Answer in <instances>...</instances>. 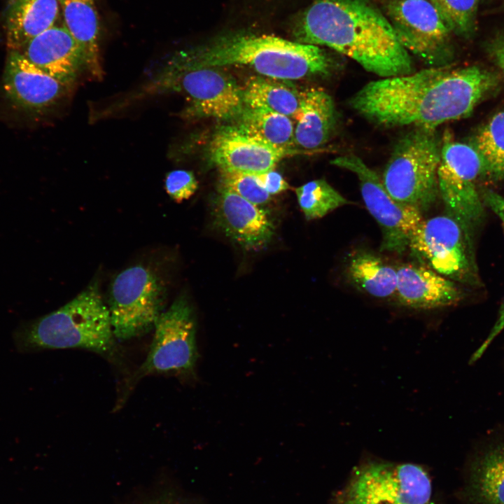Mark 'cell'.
<instances>
[{
    "label": "cell",
    "instance_id": "cell-28",
    "mask_svg": "<svg viewBox=\"0 0 504 504\" xmlns=\"http://www.w3.org/2000/svg\"><path fill=\"white\" fill-rule=\"evenodd\" d=\"M437 9L451 33L470 37L476 29L479 0H428Z\"/></svg>",
    "mask_w": 504,
    "mask_h": 504
},
{
    "label": "cell",
    "instance_id": "cell-17",
    "mask_svg": "<svg viewBox=\"0 0 504 504\" xmlns=\"http://www.w3.org/2000/svg\"><path fill=\"white\" fill-rule=\"evenodd\" d=\"M19 52L45 73L70 86L85 69L82 48L65 26H52Z\"/></svg>",
    "mask_w": 504,
    "mask_h": 504
},
{
    "label": "cell",
    "instance_id": "cell-19",
    "mask_svg": "<svg viewBox=\"0 0 504 504\" xmlns=\"http://www.w3.org/2000/svg\"><path fill=\"white\" fill-rule=\"evenodd\" d=\"M294 128V146L303 151L325 145L334 133L337 113L331 96L321 88L300 91L299 112Z\"/></svg>",
    "mask_w": 504,
    "mask_h": 504
},
{
    "label": "cell",
    "instance_id": "cell-6",
    "mask_svg": "<svg viewBox=\"0 0 504 504\" xmlns=\"http://www.w3.org/2000/svg\"><path fill=\"white\" fill-rule=\"evenodd\" d=\"M147 90L150 93L181 92L190 98L188 113L228 120L244 108L241 88L218 67L188 68L168 61Z\"/></svg>",
    "mask_w": 504,
    "mask_h": 504
},
{
    "label": "cell",
    "instance_id": "cell-3",
    "mask_svg": "<svg viewBox=\"0 0 504 504\" xmlns=\"http://www.w3.org/2000/svg\"><path fill=\"white\" fill-rule=\"evenodd\" d=\"M169 61L188 68L246 66L261 76L285 80L326 74L331 63L319 46L246 34L223 36L200 48L181 51Z\"/></svg>",
    "mask_w": 504,
    "mask_h": 504
},
{
    "label": "cell",
    "instance_id": "cell-23",
    "mask_svg": "<svg viewBox=\"0 0 504 504\" xmlns=\"http://www.w3.org/2000/svg\"><path fill=\"white\" fill-rule=\"evenodd\" d=\"M465 494L473 504H504V444L489 449L472 464Z\"/></svg>",
    "mask_w": 504,
    "mask_h": 504
},
{
    "label": "cell",
    "instance_id": "cell-13",
    "mask_svg": "<svg viewBox=\"0 0 504 504\" xmlns=\"http://www.w3.org/2000/svg\"><path fill=\"white\" fill-rule=\"evenodd\" d=\"M141 374L193 372L198 357L196 323L186 298H177L158 318Z\"/></svg>",
    "mask_w": 504,
    "mask_h": 504
},
{
    "label": "cell",
    "instance_id": "cell-12",
    "mask_svg": "<svg viewBox=\"0 0 504 504\" xmlns=\"http://www.w3.org/2000/svg\"><path fill=\"white\" fill-rule=\"evenodd\" d=\"M330 163L356 175L365 206L381 228L382 250L404 252L412 233L424 220L421 212L394 200L381 178L360 157L347 154L337 157Z\"/></svg>",
    "mask_w": 504,
    "mask_h": 504
},
{
    "label": "cell",
    "instance_id": "cell-16",
    "mask_svg": "<svg viewBox=\"0 0 504 504\" xmlns=\"http://www.w3.org/2000/svg\"><path fill=\"white\" fill-rule=\"evenodd\" d=\"M211 209L216 225L246 250L262 249L274 236L267 213L231 191L218 188Z\"/></svg>",
    "mask_w": 504,
    "mask_h": 504
},
{
    "label": "cell",
    "instance_id": "cell-24",
    "mask_svg": "<svg viewBox=\"0 0 504 504\" xmlns=\"http://www.w3.org/2000/svg\"><path fill=\"white\" fill-rule=\"evenodd\" d=\"M244 106L296 118L300 104V91L288 80L263 76L248 78L241 88Z\"/></svg>",
    "mask_w": 504,
    "mask_h": 504
},
{
    "label": "cell",
    "instance_id": "cell-29",
    "mask_svg": "<svg viewBox=\"0 0 504 504\" xmlns=\"http://www.w3.org/2000/svg\"><path fill=\"white\" fill-rule=\"evenodd\" d=\"M219 188L231 191L250 202L264 204L270 200V195L259 184L255 174L220 170Z\"/></svg>",
    "mask_w": 504,
    "mask_h": 504
},
{
    "label": "cell",
    "instance_id": "cell-10",
    "mask_svg": "<svg viewBox=\"0 0 504 504\" xmlns=\"http://www.w3.org/2000/svg\"><path fill=\"white\" fill-rule=\"evenodd\" d=\"M431 481L414 463L369 462L356 468L337 504H429Z\"/></svg>",
    "mask_w": 504,
    "mask_h": 504
},
{
    "label": "cell",
    "instance_id": "cell-8",
    "mask_svg": "<svg viewBox=\"0 0 504 504\" xmlns=\"http://www.w3.org/2000/svg\"><path fill=\"white\" fill-rule=\"evenodd\" d=\"M165 300V286L153 270L137 265L120 272L110 286L108 300L115 338L127 340L153 330Z\"/></svg>",
    "mask_w": 504,
    "mask_h": 504
},
{
    "label": "cell",
    "instance_id": "cell-30",
    "mask_svg": "<svg viewBox=\"0 0 504 504\" xmlns=\"http://www.w3.org/2000/svg\"><path fill=\"white\" fill-rule=\"evenodd\" d=\"M198 183L193 173L187 170H174L165 178V189L170 197L181 202L190 197L197 190Z\"/></svg>",
    "mask_w": 504,
    "mask_h": 504
},
{
    "label": "cell",
    "instance_id": "cell-1",
    "mask_svg": "<svg viewBox=\"0 0 504 504\" xmlns=\"http://www.w3.org/2000/svg\"><path fill=\"white\" fill-rule=\"evenodd\" d=\"M498 81L497 74L477 66L430 67L369 82L351 97L349 104L379 126L436 130L468 116L497 88Z\"/></svg>",
    "mask_w": 504,
    "mask_h": 504
},
{
    "label": "cell",
    "instance_id": "cell-4",
    "mask_svg": "<svg viewBox=\"0 0 504 504\" xmlns=\"http://www.w3.org/2000/svg\"><path fill=\"white\" fill-rule=\"evenodd\" d=\"M12 339L20 354L71 348L107 354L115 342L108 306L97 282L58 309L22 321Z\"/></svg>",
    "mask_w": 504,
    "mask_h": 504
},
{
    "label": "cell",
    "instance_id": "cell-25",
    "mask_svg": "<svg viewBox=\"0 0 504 504\" xmlns=\"http://www.w3.org/2000/svg\"><path fill=\"white\" fill-rule=\"evenodd\" d=\"M236 119V128L266 144L283 149L295 147L294 123L286 115L244 106Z\"/></svg>",
    "mask_w": 504,
    "mask_h": 504
},
{
    "label": "cell",
    "instance_id": "cell-27",
    "mask_svg": "<svg viewBox=\"0 0 504 504\" xmlns=\"http://www.w3.org/2000/svg\"><path fill=\"white\" fill-rule=\"evenodd\" d=\"M300 207L307 219L320 218L349 202L325 179L309 181L295 189Z\"/></svg>",
    "mask_w": 504,
    "mask_h": 504
},
{
    "label": "cell",
    "instance_id": "cell-7",
    "mask_svg": "<svg viewBox=\"0 0 504 504\" xmlns=\"http://www.w3.org/2000/svg\"><path fill=\"white\" fill-rule=\"evenodd\" d=\"M482 172V160L473 147L456 141L446 131L441 141L438 192L447 214L472 239L486 216L477 186Z\"/></svg>",
    "mask_w": 504,
    "mask_h": 504
},
{
    "label": "cell",
    "instance_id": "cell-14",
    "mask_svg": "<svg viewBox=\"0 0 504 504\" xmlns=\"http://www.w3.org/2000/svg\"><path fill=\"white\" fill-rule=\"evenodd\" d=\"M70 87L36 66L19 51H9L3 89L16 108L33 115L44 114L67 95Z\"/></svg>",
    "mask_w": 504,
    "mask_h": 504
},
{
    "label": "cell",
    "instance_id": "cell-5",
    "mask_svg": "<svg viewBox=\"0 0 504 504\" xmlns=\"http://www.w3.org/2000/svg\"><path fill=\"white\" fill-rule=\"evenodd\" d=\"M440 148L430 128L414 127L398 141L381 178L394 200L421 212L430 207L439 195Z\"/></svg>",
    "mask_w": 504,
    "mask_h": 504
},
{
    "label": "cell",
    "instance_id": "cell-34",
    "mask_svg": "<svg viewBox=\"0 0 504 504\" xmlns=\"http://www.w3.org/2000/svg\"><path fill=\"white\" fill-rule=\"evenodd\" d=\"M488 50L504 77V34L498 35L491 41L488 45Z\"/></svg>",
    "mask_w": 504,
    "mask_h": 504
},
{
    "label": "cell",
    "instance_id": "cell-22",
    "mask_svg": "<svg viewBox=\"0 0 504 504\" xmlns=\"http://www.w3.org/2000/svg\"><path fill=\"white\" fill-rule=\"evenodd\" d=\"M65 27L79 44L85 59V69L95 78L103 74L99 60V21L95 0H57Z\"/></svg>",
    "mask_w": 504,
    "mask_h": 504
},
{
    "label": "cell",
    "instance_id": "cell-15",
    "mask_svg": "<svg viewBox=\"0 0 504 504\" xmlns=\"http://www.w3.org/2000/svg\"><path fill=\"white\" fill-rule=\"evenodd\" d=\"M298 148L283 149L266 144L239 130L224 127L209 146L211 162L219 170L259 174L274 169L284 158L300 153Z\"/></svg>",
    "mask_w": 504,
    "mask_h": 504
},
{
    "label": "cell",
    "instance_id": "cell-2",
    "mask_svg": "<svg viewBox=\"0 0 504 504\" xmlns=\"http://www.w3.org/2000/svg\"><path fill=\"white\" fill-rule=\"evenodd\" d=\"M295 35L298 42L328 47L380 78L413 72L410 53L370 0H317L300 18Z\"/></svg>",
    "mask_w": 504,
    "mask_h": 504
},
{
    "label": "cell",
    "instance_id": "cell-31",
    "mask_svg": "<svg viewBox=\"0 0 504 504\" xmlns=\"http://www.w3.org/2000/svg\"><path fill=\"white\" fill-rule=\"evenodd\" d=\"M255 177L260 186L270 195L290 188L283 176L274 169L255 174Z\"/></svg>",
    "mask_w": 504,
    "mask_h": 504
},
{
    "label": "cell",
    "instance_id": "cell-11",
    "mask_svg": "<svg viewBox=\"0 0 504 504\" xmlns=\"http://www.w3.org/2000/svg\"><path fill=\"white\" fill-rule=\"evenodd\" d=\"M384 14L402 46L432 67L451 57V35L428 0H384Z\"/></svg>",
    "mask_w": 504,
    "mask_h": 504
},
{
    "label": "cell",
    "instance_id": "cell-33",
    "mask_svg": "<svg viewBox=\"0 0 504 504\" xmlns=\"http://www.w3.org/2000/svg\"><path fill=\"white\" fill-rule=\"evenodd\" d=\"M504 330V299L503 301V303L501 304L498 316L497 318V320L496 321L493 328H491L490 332L487 335L486 338L484 340L483 343L479 346V347L476 350V351L473 354L472 356L470 358V362L474 363L477 361L484 353V351L487 349V348L489 346V345L491 344V342L495 340V338Z\"/></svg>",
    "mask_w": 504,
    "mask_h": 504
},
{
    "label": "cell",
    "instance_id": "cell-26",
    "mask_svg": "<svg viewBox=\"0 0 504 504\" xmlns=\"http://www.w3.org/2000/svg\"><path fill=\"white\" fill-rule=\"evenodd\" d=\"M482 162V178L504 181V111L492 116L469 143Z\"/></svg>",
    "mask_w": 504,
    "mask_h": 504
},
{
    "label": "cell",
    "instance_id": "cell-20",
    "mask_svg": "<svg viewBox=\"0 0 504 504\" xmlns=\"http://www.w3.org/2000/svg\"><path fill=\"white\" fill-rule=\"evenodd\" d=\"M59 6L57 0H9L5 17L9 51H19L29 41L54 26Z\"/></svg>",
    "mask_w": 504,
    "mask_h": 504
},
{
    "label": "cell",
    "instance_id": "cell-21",
    "mask_svg": "<svg viewBox=\"0 0 504 504\" xmlns=\"http://www.w3.org/2000/svg\"><path fill=\"white\" fill-rule=\"evenodd\" d=\"M345 275L359 291L378 298L395 296L396 267L370 251L358 248L346 257Z\"/></svg>",
    "mask_w": 504,
    "mask_h": 504
},
{
    "label": "cell",
    "instance_id": "cell-32",
    "mask_svg": "<svg viewBox=\"0 0 504 504\" xmlns=\"http://www.w3.org/2000/svg\"><path fill=\"white\" fill-rule=\"evenodd\" d=\"M479 190L484 206L500 218L504 229V196L488 188H479Z\"/></svg>",
    "mask_w": 504,
    "mask_h": 504
},
{
    "label": "cell",
    "instance_id": "cell-18",
    "mask_svg": "<svg viewBox=\"0 0 504 504\" xmlns=\"http://www.w3.org/2000/svg\"><path fill=\"white\" fill-rule=\"evenodd\" d=\"M395 296L402 306L416 309H433L455 305L463 293L453 281L426 265L412 263L396 267Z\"/></svg>",
    "mask_w": 504,
    "mask_h": 504
},
{
    "label": "cell",
    "instance_id": "cell-9",
    "mask_svg": "<svg viewBox=\"0 0 504 504\" xmlns=\"http://www.w3.org/2000/svg\"><path fill=\"white\" fill-rule=\"evenodd\" d=\"M473 239L448 214L423 220L413 231L408 248L442 276L481 287Z\"/></svg>",
    "mask_w": 504,
    "mask_h": 504
}]
</instances>
